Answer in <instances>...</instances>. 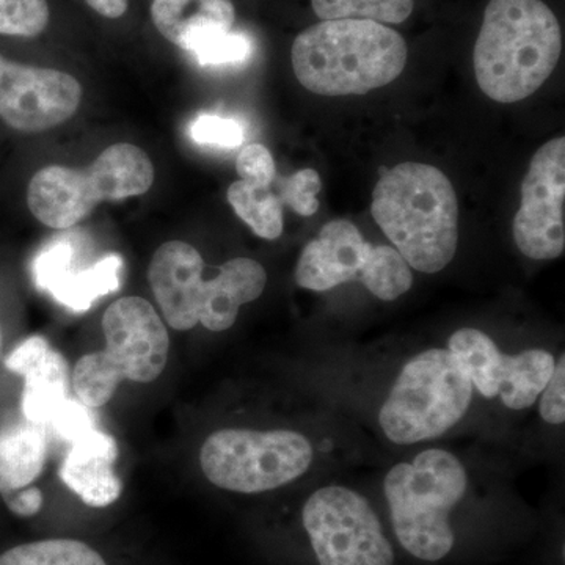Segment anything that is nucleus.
<instances>
[{
    "instance_id": "4",
    "label": "nucleus",
    "mask_w": 565,
    "mask_h": 565,
    "mask_svg": "<svg viewBox=\"0 0 565 565\" xmlns=\"http://www.w3.org/2000/svg\"><path fill=\"white\" fill-rule=\"evenodd\" d=\"M467 489L463 463L446 449H426L412 462L394 465L385 476L384 492L405 552L427 563L451 553L456 537L449 514Z\"/></svg>"
},
{
    "instance_id": "32",
    "label": "nucleus",
    "mask_w": 565,
    "mask_h": 565,
    "mask_svg": "<svg viewBox=\"0 0 565 565\" xmlns=\"http://www.w3.org/2000/svg\"><path fill=\"white\" fill-rule=\"evenodd\" d=\"M7 508L18 516H33L43 508V493L36 487H28L6 500Z\"/></svg>"
},
{
    "instance_id": "22",
    "label": "nucleus",
    "mask_w": 565,
    "mask_h": 565,
    "mask_svg": "<svg viewBox=\"0 0 565 565\" xmlns=\"http://www.w3.org/2000/svg\"><path fill=\"white\" fill-rule=\"evenodd\" d=\"M228 203L256 236L267 241L281 236L282 204L273 185L263 188L243 180L233 182L228 189Z\"/></svg>"
},
{
    "instance_id": "23",
    "label": "nucleus",
    "mask_w": 565,
    "mask_h": 565,
    "mask_svg": "<svg viewBox=\"0 0 565 565\" xmlns=\"http://www.w3.org/2000/svg\"><path fill=\"white\" fill-rule=\"evenodd\" d=\"M0 565H107L92 546L74 539H46L7 550Z\"/></svg>"
},
{
    "instance_id": "12",
    "label": "nucleus",
    "mask_w": 565,
    "mask_h": 565,
    "mask_svg": "<svg viewBox=\"0 0 565 565\" xmlns=\"http://www.w3.org/2000/svg\"><path fill=\"white\" fill-rule=\"evenodd\" d=\"M82 102L68 73L21 65L0 55V118L20 132L39 134L68 121Z\"/></svg>"
},
{
    "instance_id": "25",
    "label": "nucleus",
    "mask_w": 565,
    "mask_h": 565,
    "mask_svg": "<svg viewBox=\"0 0 565 565\" xmlns=\"http://www.w3.org/2000/svg\"><path fill=\"white\" fill-rule=\"evenodd\" d=\"M184 51L195 55L202 66L241 65L253 54V43L245 33L207 31L193 36Z\"/></svg>"
},
{
    "instance_id": "31",
    "label": "nucleus",
    "mask_w": 565,
    "mask_h": 565,
    "mask_svg": "<svg viewBox=\"0 0 565 565\" xmlns=\"http://www.w3.org/2000/svg\"><path fill=\"white\" fill-rule=\"evenodd\" d=\"M539 412L542 419L552 426H563L565 422V355L559 356L552 377L539 396Z\"/></svg>"
},
{
    "instance_id": "6",
    "label": "nucleus",
    "mask_w": 565,
    "mask_h": 565,
    "mask_svg": "<svg viewBox=\"0 0 565 565\" xmlns=\"http://www.w3.org/2000/svg\"><path fill=\"white\" fill-rule=\"evenodd\" d=\"M154 182L147 152L131 143L106 148L87 169L50 166L33 174L28 206L33 217L54 230L79 225L103 202L143 195Z\"/></svg>"
},
{
    "instance_id": "3",
    "label": "nucleus",
    "mask_w": 565,
    "mask_h": 565,
    "mask_svg": "<svg viewBox=\"0 0 565 565\" xmlns=\"http://www.w3.org/2000/svg\"><path fill=\"white\" fill-rule=\"evenodd\" d=\"M407 43L381 22L330 20L311 25L294 40L297 81L322 96L366 95L401 76Z\"/></svg>"
},
{
    "instance_id": "7",
    "label": "nucleus",
    "mask_w": 565,
    "mask_h": 565,
    "mask_svg": "<svg viewBox=\"0 0 565 565\" xmlns=\"http://www.w3.org/2000/svg\"><path fill=\"white\" fill-rule=\"evenodd\" d=\"M475 386L448 349H427L404 364L384 405L379 424L394 445L435 440L462 422Z\"/></svg>"
},
{
    "instance_id": "19",
    "label": "nucleus",
    "mask_w": 565,
    "mask_h": 565,
    "mask_svg": "<svg viewBox=\"0 0 565 565\" xmlns=\"http://www.w3.org/2000/svg\"><path fill=\"white\" fill-rule=\"evenodd\" d=\"M122 259L107 255L84 270H70L51 288V296L73 311H87L96 300L117 291L120 286Z\"/></svg>"
},
{
    "instance_id": "34",
    "label": "nucleus",
    "mask_w": 565,
    "mask_h": 565,
    "mask_svg": "<svg viewBox=\"0 0 565 565\" xmlns=\"http://www.w3.org/2000/svg\"><path fill=\"white\" fill-rule=\"evenodd\" d=\"M0 348H2V333H0Z\"/></svg>"
},
{
    "instance_id": "15",
    "label": "nucleus",
    "mask_w": 565,
    "mask_h": 565,
    "mask_svg": "<svg viewBox=\"0 0 565 565\" xmlns=\"http://www.w3.org/2000/svg\"><path fill=\"white\" fill-rule=\"evenodd\" d=\"M118 446L114 437L92 427L71 440L61 479L71 492L92 508H107L121 497L122 484L115 473Z\"/></svg>"
},
{
    "instance_id": "8",
    "label": "nucleus",
    "mask_w": 565,
    "mask_h": 565,
    "mask_svg": "<svg viewBox=\"0 0 565 565\" xmlns=\"http://www.w3.org/2000/svg\"><path fill=\"white\" fill-rule=\"evenodd\" d=\"M313 445L296 430L221 429L204 440L207 481L236 493H263L297 481L313 463Z\"/></svg>"
},
{
    "instance_id": "21",
    "label": "nucleus",
    "mask_w": 565,
    "mask_h": 565,
    "mask_svg": "<svg viewBox=\"0 0 565 565\" xmlns=\"http://www.w3.org/2000/svg\"><path fill=\"white\" fill-rule=\"evenodd\" d=\"M555 364V356L542 349H527L511 355V371L498 392L501 403L516 412L533 407L548 384Z\"/></svg>"
},
{
    "instance_id": "13",
    "label": "nucleus",
    "mask_w": 565,
    "mask_h": 565,
    "mask_svg": "<svg viewBox=\"0 0 565 565\" xmlns=\"http://www.w3.org/2000/svg\"><path fill=\"white\" fill-rule=\"evenodd\" d=\"M204 262L200 252L182 241L162 244L148 267L152 296L167 323L188 332L199 323Z\"/></svg>"
},
{
    "instance_id": "30",
    "label": "nucleus",
    "mask_w": 565,
    "mask_h": 565,
    "mask_svg": "<svg viewBox=\"0 0 565 565\" xmlns=\"http://www.w3.org/2000/svg\"><path fill=\"white\" fill-rule=\"evenodd\" d=\"M236 170L241 180L248 184L263 185V188L273 185L277 177L273 154L259 143L248 145L241 151L237 156Z\"/></svg>"
},
{
    "instance_id": "9",
    "label": "nucleus",
    "mask_w": 565,
    "mask_h": 565,
    "mask_svg": "<svg viewBox=\"0 0 565 565\" xmlns=\"http://www.w3.org/2000/svg\"><path fill=\"white\" fill-rule=\"evenodd\" d=\"M294 277L300 288L315 292L360 281L384 302L399 299L414 285L411 266L396 248L366 243L360 230L344 218L327 223L308 243Z\"/></svg>"
},
{
    "instance_id": "16",
    "label": "nucleus",
    "mask_w": 565,
    "mask_h": 565,
    "mask_svg": "<svg viewBox=\"0 0 565 565\" xmlns=\"http://www.w3.org/2000/svg\"><path fill=\"white\" fill-rule=\"evenodd\" d=\"M266 269L250 258L226 262L212 280L203 281L199 323L211 332H225L236 322L239 308L262 297Z\"/></svg>"
},
{
    "instance_id": "29",
    "label": "nucleus",
    "mask_w": 565,
    "mask_h": 565,
    "mask_svg": "<svg viewBox=\"0 0 565 565\" xmlns=\"http://www.w3.org/2000/svg\"><path fill=\"white\" fill-rule=\"evenodd\" d=\"M191 136L200 145L234 148L243 145L245 131L244 126L232 118L203 114L192 122Z\"/></svg>"
},
{
    "instance_id": "18",
    "label": "nucleus",
    "mask_w": 565,
    "mask_h": 565,
    "mask_svg": "<svg viewBox=\"0 0 565 565\" xmlns=\"http://www.w3.org/2000/svg\"><path fill=\"white\" fill-rule=\"evenodd\" d=\"M46 460L43 424L25 422L0 433V494L9 500L28 489Z\"/></svg>"
},
{
    "instance_id": "26",
    "label": "nucleus",
    "mask_w": 565,
    "mask_h": 565,
    "mask_svg": "<svg viewBox=\"0 0 565 565\" xmlns=\"http://www.w3.org/2000/svg\"><path fill=\"white\" fill-rule=\"evenodd\" d=\"M50 17L47 0H0V35L35 39Z\"/></svg>"
},
{
    "instance_id": "5",
    "label": "nucleus",
    "mask_w": 565,
    "mask_h": 565,
    "mask_svg": "<svg viewBox=\"0 0 565 565\" xmlns=\"http://www.w3.org/2000/svg\"><path fill=\"white\" fill-rule=\"evenodd\" d=\"M106 349L87 353L74 366L71 385L82 404L109 403L122 381L151 384L169 360L170 338L154 307L141 297H122L103 318Z\"/></svg>"
},
{
    "instance_id": "1",
    "label": "nucleus",
    "mask_w": 565,
    "mask_h": 565,
    "mask_svg": "<svg viewBox=\"0 0 565 565\" xmlns=\"http://www.w3.org/2000/svg\"><path fill=\"white\" fill-rule=\"evenodd\" d=\"M371 212L411 269L437 274L455 259L459 206L451 181L437 167L403 162L384 170Z\"/></svg>"
},
{
    "instance_id": "17",
    "label": "nucleus",
    "mask_w": 565,
    "mask_h": 565,
    "mask_svg": "<svg viewBox=\"0 0 565 565\" xmlns=\"http://www.w3.org/2000/svg\"><path fill=\"white\" fill-rule=\"evenodd\" d=\"M151 20L163 39L184 50L199 33L232 31L236 13L232 0H152Z\"/></svg>"
},
{
    "instance_id": "24",
    "label": "nucleus",
    "mask_w": 565,
    "mask_h": 565,
    "mask_svg": "<svg viewBox=\"0 0 565 565\" xmlns=\"http://www.w3.org/2000/svg\"><path fill=\"white\" fill-rule=\"evenodd\" d=\"M322 21L370 20L401 24L414 11V0H311Z\"/></svg>"
},
{
    "instance_id": "33",
    "label": "nucleus",
    "mask_w": 565,
    "mask_h": 565,
    "mask_svg": "<svg viewBox=\"0 0 565 565\" xmlns=\"http://www.w3.org/2000/svg\"><path fill=\"white\" fill-rule=\"evenodd\" d=\"M96 13L109 20H118L128 10V0H85Z\"/></svg>"
},
{
    "instance_id": "11",
    "label": "nucleus",
    "mask_w": 565,
    "mask_h": 565,
    "mask_svg": "<svg viewBox=\"0 0 565 565\" xmlns=\"http://www.w3.org/2000/svg\"><path fill=\"white\" fill-rule=\"evenodd\" d=\"M564 203L565 139L556 137L535 152L512 225L516 247L527 258L550 262L564 255Z\"/></svg>"
},
{
    "instance_id": "28",
    "label": "nucleus",
    "mask_w": 565,
    "mask_h": 565,
    "mask_svg": "<svg viewBox=\"0 0 565 565\" xmlns=\"http://www.w3.org/2000/svg\"><path fill=\"white\" fill-rule=\"evenodd\" d=\"M322 182L313 169L299 170L285 180H280L277 193L281 204H288L297 214L310 217L319 210L318 193Z\"/></svg>"
},
{
    "instance_id": "27",
    "label": "nucleus",
    "mask_w": 565,
    "mask_h": 565,
    "mask_svg": "<svg viewBox=\"0 0 565 565\" xmlns=\"http://www.w3.org/2000/svg\"><path fill=\"white\" fill-rule=\"evenodd\" d=\"M74 255L76 239L71 234H61L39 253L33 262V278L41 291L50 292L52 286L73 269Z\"/></svg>"
},
{
    "instance_id": "2",
    "label": "nucleus",
    "mask_w": 565,
    "mask_h": 565,
    "mask_svg": "<svg viewBox=\"0 0 565 565\" xmlns=\"http://www.w3.org/2000/svg\"><path fill=\"white\" fill-rule=\"evenodd\" d=\"M561 51L559 21L542 0H490L475 44L476 81L493 102H522L545 84Z\"/></svg>"
},
{
    "instance_id": "20",
    "label": "nucleus",
    "mask_w": 565,
    "mask_h": 565,
    "mask_svg": "<svg viewBox=\"0 0 565 565\" xmlns=\"http://www.w3.org/2000/svg\"><path fill=\"white\" fill-rule=\"evenodd\" d=\"M448 351L462 364L476 392L487 399L498 396V366L503 352L481 330L465 327L451 334Z\"/></svg>"
},
{
    "instance_id": "14",
    "label": "nucleus",
    "mask_w": 565,
    "mask_h": 565,
    "mask_svg": "<svg viewBox=\"0 0 565 565\" xmlns=\"http://www.w3.org/2000/svg\"><path fill=\"white\" fill-rule=\"evenodd\" d=\"M6 367L24 377L22 411L28 422H51L68 392V363L61 353L51 348L46 338H28L7 356Z\"/></svg>"
},
{
    "instance_id": "10",
    "label": "nucleus",
    "mask_w": 565,
    "mask_h": 565,
    "mask_svg": "<svg viewBox=\"0 0 565 565\" xmlns=\"http://www.w3.org/2000/svg\"><path fill=\"white\" fill-rule=\"evenodd\" d=\"M302 520L321 565H394L381 520L355 490L341 486L316 490L303 505Z\"/></svg>"
}]
</instances>
